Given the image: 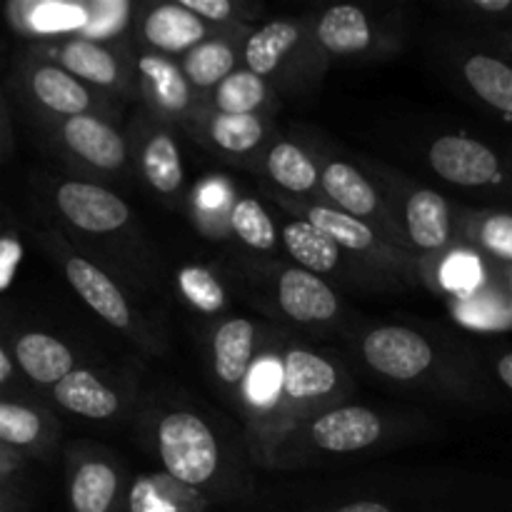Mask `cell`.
<instances>
[{
	"label": "cell",
	"mask_w": 512,
	"mask_h": 512,
	"mask_svg": "<svg viewBox=\"0 0 512 512\" xmlns=\"http://www.w3.org/2000/svg\"><path fill=\"white\" fill-rule=\"evenodd\" d=\"M510 55H512V38H510Z\"/></svg>",
	"instance_id": "cell-45"
},
{
	"label": "cell",
	"mask_w": 512,
	"mask_h": 512,
	"mask_svg": "<svg viewBox=\"0 0 512 512\" xmlns=\"http://www.w3.org/2000/svg\"><path fill=\"white\" fill-rule=\"evenodd\" d=\"M265 168L280 188L295 195L310 193L320 180L318 165L313 163V158L300 145L288 143V140H280L270 148Z\"/></svg>",
	"instance_id": "cell-27"
},
{
	"label": "cell",
	"mask_w": 512,
	"mask_h": 512,
	"mask_svg": "<svg viewBox=\"0 0 512 512\" xmlns=\"http://www.w3.org/2000/svg\"><path fill=\"white\" fill-rule=\"evenodd\" d=\"M45 420L28 405L3 400L0 403V440L5 448H33L43 440Z\"/></svg>",
	"instance_id": "cell-32"
},
{
	"label": "cell",
	"mask_w": 512,
	"mask_h": 512,
	"mask_svg": "<svg viewBox=\"0 0 512 512\" xmlns=\"http://www.w3.org/2000/svg\"><path fill=\"white\" fill-rule=\"evenodd\" d=\"M245 400L258 408H273L280 400L283 388V360L263 358L255 360L248 380H245Z\"/></svg>",
	"instance_id": "cell-33"
},
{
	"label": "cell",
	"mask_w": 512,
	"mask_h": 512,
	"mask_svg": "<svg viewBox=\"0 0 512 512\" xmlns=\"http://www.w3.org/2000/svg\"><path fill=\"white\" fill-rule=\"evenodd\" d=\"M55 205L65 220L85 233H115L130 220V208L123 198L105 190L103 185L83 180H68L60 185L55 190Z\"/></svg>",
	"instance_id": "cell-4"
},
{
	"label": "cell",
	"mask_w": 512,
	"mask_h": 512,
	"mask_svg": "<svg viewBox=\"0 0 512 512\" xmlns=\"http://www.w3.org/2000/svg\"><path fill=\"white\" fill-rule=\"evenodd\" d=\"M205 35L208 28L203 20L180 3L155 5L143 20L145 43L163 55H188L190 50L205 43Z\"/></svg>",
	"instance_id": "cell-11"
},
{
	"label": "cell",
	"mask_w": 512,
	"mask_h": 512,
	"mask_svg": "<svg viewBox=\"0 0 512 512\" xmlns=\"http://www.w3.org/2000/svg\"><path fill=\"white\" fill-rule=\"evenodd\" d=\"M380 438H383V420L363 405L333 408L310 423V443L325 453H358L378 443Z\"/></svg>",
	"instance_id": "cell-5"
},
{
	"label": "cell",
	"mask_w": 512,
	"mask_h": 512,
	"mask_svg": "<svg viewBox=\"0 0 512 512\" xmlns=\"http://www.w3.org/2000/svg\"><path fill=\"white\" fill-rule=\"evenodd\" d=\"M13 355L18 368L35 385H55L75 370V358L63 340L48 333H23L15 338Z\"/></svg>",
	"instance_id": "cell-13"
},
{
	"label": "cell",
	"mask_w": 512,
	"mask_h": 512,
	"mask_svg": "<svg viewBox=\"0 0 512 512\" xmlns=\"http://www.w3.org/2000/svg\"><path fill=\"white\" fill-rule=\"evenodd\" d=\"M140 75V88L155 113L165 118H183L193 103L190 80L185 78L183 68L175 65L163 53H143L135 63Z\"/></svg>",
	"instance_id": "cell-8"
},
{
	"label": "cell",
	"mask_w": 512,
	"mask_h": 512,
	"mask_svg": "<svg viewBox=\"0 0 512 512\" xmlns=\"http://www.w3.org/2000/svg\"><path fill=\"white\" fill-rule=\"evenodd\" d=\"M298 40L300 28L293 20H273V23L263 25V28L255 30L248 38L243 53L245 65H248L250 73L265 78V75L273 73L280 65V60L298 45Z\"/></svg>",
	"instance_id": "cell-24"
},
{
	"label": "cell",
	"mask_w": 512,
	"mask_h": 512,
	"mask_svg": "<svg viewBox=\"0 0 512 512\" xmlns=\"http://www.w3.org/2000/svg\"><path fill=\"white\" fill-rule=\"evenodd\" d=\"M463 75L483 103L512 115V65L493 55L478 53L465 60Z\"/></svg>",
	"instance_id": "cell-25"
},
{
	"label": "cell",
	"mask_w": 512,
	"mask_h": 512,
	"mask_svg": "<svg viewBox=\"0 0 512 512\" xmlns=\"http://www.w3.org/2000/svg\"><path fill=\"white\" fill-rule=\"evenodd\" d=\"M258 328L245 318H228L213 335L215 375L228 388H243L255 365Z\"/></svg>",
	"instance_id": "cell-12"
},
{
	"label": "cell",
	"mask_w": 512,
	"mask_h": 512,
	"mask_svg": "<svg viewBox=\"0 0 512 512\" xmlns=\"http://www.w3.org/2000/svg\"><path fill=\"white\" fill-rule=\"evenodd\" d=\"M475 8L483 10V13H508V10H512V0H475Z\"/></svg>",
	"instance_id": "cell-43"
},
{
	"label": "cell",
	"mask_w": 512,
	"mask_h": 512,
	"mask_svg": "<svg viewBox=\"0 0 512 512\" xmlns=\"http://www.w3.org/2000/svg\"><path fill=\"white\" fill-rule=\"evenodd\" d=\"M140 168H143L145 180L150 188L160 195H175L185 180L183 158H180L178 143L173 135L158 130L148 138L143 145V155H140Z\"/></svg>",
	"instance_id": "cell-26"
},
{
	"label": "cell",
	"mask_w": 512,
	"mask_h": 512,
	"mask_svg": "<svg viewBox=\"0 0 512 512\" xmlns=\"http://www.w3.org/2000/svg\"><path fill=\"white\" fill-rule=\"evenodd\" d=\"M120 495V475L105 460L80 463L70 478V508L73 512H113Z\"/></svg>",
	"instance_id": "cell-18"
},
{
	"label": "cell",
	"mask_w": 512,
	"mask_h": 512,
	"mask_svg": "<svg viewBox=\"0 0 512 512\" xmlns=\"http://www.w3.org/2000/svg\"><path fill=\"white\" fill-rule=\"evenodd\" d=\"M210 138L225 153L243 155L265 140V123L260 115H223L210 120Z\"/></svg>",
	"instance_id": "cell-30"
},
{
	"label": "cell",
	"mask_w": 512,
	"mask_h": 512,
	"mask_svg": "<svg viewBox=\"0 0 512 512\" xmlns=\"http://www.w3.org/2000/svg\"><path fill=\"white\" fill-rule=\"evenodd\" d=\"M333 512H395V510H390L388 505L380 503V500H355V503L340 505V508Z\"/></svg>",
	"instance_id": "cell-41"
},
{
	"label": "cell",
	"mask_w": 512,
	"mask_h": 512,
	"mask_svg": "<svg viewBox=\"0 0 512 512\" xmlns=\"http://www.w3.org/2000/svg\"><path fill=\"white\" fill-rule=\"evenodd\" d=\"M235 53L225 40H205L183 60V73L193 88H218L235 73Z\"/></svg>",
	"instance_id": "cell-28"
},
{
	"label": "cell",
	"mask_w": 512,
	"mask_h": 512,
	"mask_svg": "<svg viewBox=\"0 0 512 512\" xmlns=\"http://www.w3.org/2000/svg\"><path fill=\"white\" fill-rule=\"evenodd\" d=\"M65 278L73 285L75 293L80 295V300H83L98 318H103L105 323L113 325V328H133L135 318L133 310H130L128 298H125L123 290H120L98 265L80 258V255H68V258H65Z\"/></svg>",
	"instance_id": "cell-6"
},
{
	"label": "cell",
	"mask_w": 512,
	"mask_h": 512,
	"mask_svg": "<svg viewBox=\"0 0 512 512\" xmlns=\"http://www.w3.org/2000/svg\"><path fill=\"white\" fill-rule=\"evenodd\" d=\"M180 290L185 298L203 313H218L225 305V290L208 270L203 268H185L178 275Z\"/></svg>",
	"instance_id": "cell-35"
},
{
	"label": "cell",
	"mask_w": 512,
	"mask_h": 512,
	"mask_svg": "<svg viewBox=\"0 0 512 512\" xmlns=\"http://www.w3.org/2000/svg\"><path fill=\"white\" fill-rule=\"evenodd\" d=\"M405 228L420 250L445 248L450 240L448 200L435 190H415L405 203Z\"/></svg>",
	"instance_id": "cell-16"
},
{
	"label": "cell",
	"mask_w": 512,
	"mask_h": 512,
	"mask_svg": "<svg viewBox=\"0 0 512 512\" xmlns=\"http://www.w3.org/2000/svg\"><path fill=\"white\" fill-rule=\"evenodd\" d=\"M60 68L68 70L78 80H88L103 88H120L123 83V68L113 50L103 43L88 38H73L58 48Z\"/></svg>",
	"instance_id": "cell-17"
},
{
	"label": "cell",
	"mask_w": 512,
	"mask_h": 512,
	"mask_svg": "<svg viewBox=\"0 0 512 512\" xmlns=\"http://www.w3.org/2000/svg\"><path fill=\"white\" fill-rule=\"evenodd\" d=\"M495 370H498L500 380H503L505 388L512 393V353H503L495 360Z\"/></svg>",
	"instance_id": "cell-42"
},
{
	"label": "cell",
	"mask_w": 512,
	"mask_h": 512,
	"mask_svg": "<svg viewBox=\"0 0 512 512\" xmlns=\"http://www.w3.org/2000/svg\"><path fill=\"white\" fill-rule=\"evenodd\" d=\"M20 258H23V248L13 235H3L0 238V290H8L15 280V270H18Z\"/></svg>",
	"instance_id": "cell-38"
},
{
	"label": "cell",
	"mask_w": 512,
	"mask_h": 512,
	"mask_svg": "<svg viewBox=\"0 0 512 512\" xmlns=\"http://www.w3.org/2000/svg\"><path fill=\"white\" fill-rule=\"evenodd\" d=\"M60 408L88 420H108L120 410V395L90 370H73L53 388Z\"/></svg>",
	"instance_id": "cell-15"
},
{
	"label": "cell",
	"mask_w": 512,
	"mask_h": 512,
	"mask_svg": "<svg viewBox=\"0 0 512 512\" xmlns=\"http://www.w3.org/2000/svg\"><path fill=\"white\" fill-rule=\"evenodd\" d=\"M478 280H480V268L478 263L470 258H453V263H448V268H445V283H448L450 288L468 290L473 288Z\"/></svg>",
	"instance_id": "cell-40"
},
{
	"label": "cell",
	"mask_w": 512,
	"mask_h": 512,
	"mask_svg": "<svg viewBox=\"0 0 512 512\" xmlns=\"http://www.w3.org/2000/svg\"><path fill=\"white\" fill-rule=\"evenodd\" d=\"M30 25L40 33H58V30H83L88 25L85 5L68 3H43L28 5Z\"/></svg>",
	"instance_id": "cell-34"
},
{
	"label": "cell",
	"mask_w": 512,
	"mask_h": 512,
	"mask_svg": "<svg viewBox=\"0 0 512 512\" xmlns=\"http://www.w3.org/2000/svg\"><path fill=\"white\" fill-rule=\"evenodd\" d=\"M230 228L253 250H270L278 243V230H275L273 220L265 213L260 200L255 198H240L233 205V210H230Z\"/></svg>",
	"instance_id": "cell-31"
},
{
	"label": "cell",
	"mask_w": 512,
	"mask_h": 512,
	"mask_svg": "<svg viewBox=\"0 0 512 512\" xmlns=\"http://www.w3.org/2000/svg\"><path fill=\"white\" fill-rule=\"evenodd\" d=\"M278 300L283 313L303 325L328 323L340 310L338 295L330 285L303 268H290L280 275Z\"/></svg>",
	"instance_id": "cell-9"
},
{
	"label": "cell",
	"mask_w": 512,
	"mask_h": 512,
	"mask_svg": "<svg viewBox=\"0 0 512 512\" xmlns=\"http://www.w3.org/2000/svg\"><path fill=\"white\" fill-rule=\"evenodd\" d=\"M13 378V360H10L8 350H0V383L8 385Z\"/></svg>",
	"instance_id": "cell-44"
},
{
	"label": "cell",
	"mask_w": 512,
	"mask_h": 512,
	"mask_svg": "<svg viewBox=\"0 0 512 512\" xmlns=\"http://www.w3.org/2000/svg\"><path fill=\"white\" fill-rule=\"evenodd\" d=\"M88 10V25L80 30V38H88L98 43V38H110L118 33L125 23L130 5L128 3H90L85 5Z\"/></svg>",
	"instance_id": "cell-37"
},
{
	"label": "cell",
	"mask_w": 512,
	"mask_h": 512,
	"mask_svg": "<svg viewBox=\"0 0 512 512\" xmlns=\"http://www.w3.org/2000/svg\"><path fill=\"white\" fill-rule=\"evenodd\" d=\"M30 88H33L35 100L40 105H45L53 113L65 115V118L88 115V108L93 105V98L85 90V85L60 65L35 68L30 75Z\"/></svg>",
	"instance_id": "cell-19"
},
{
	"label": "cell",
	"mask_w": 512,
	"mask_h": 512,
	"mask_svg": "<svg viewBox=\"0 0 512 512\" xmlns=\"http://www.w3.org/2000/svg\"><path fill=\"white\" fill-rule=\"evenodd\" d=\"M363 358L375 373L390 380H418L435 363V350L425 335L403 325H383L363 338Z\"/></svg>",
	"instance_id": "cell-2"
},
{
	"label": "cell",
	"mask_w": 512,
	"mask_h": 512,
	"mask_svg": "<svg viewBox=\"0 0 512 512\" xmlns=\"http://www.w3.org/2000/svg\"><path fill=\"white\" fill-rule=\"evenodd\" d=\"M60 135L70 153L100 170H118L128 160L123 135L95 115L68 118L60 128Z\"/></svg>",
	"instance_id": "cell-10"
},
{
	"label": "cell",
	"mask_w": 512,
	"mask_h": 512,
	"mask_svg": "<svg viewBox=\"0 0 512 512\" xmlns=\"http://www.w3.org/2000/svg\"><path fill=\"white\" fill-rule=\"evenodd\" d=\"M318 40L328 53L355 55L373 43V28L358 5H335L320 18Z\"/></svg>",
	"instance_id": "cell-20"
},
{
	"label": "cell",
	"mask_w": 512,
	"mask_h": 512,
	"mask_svg": "<svg viewBox=\"0 0 512 512\" xmlns=\"http://www.w3.org/2000/svg\"><path fill=\"white\" fill-rule=\"evenodd\" d=\"M340 385V370L328 358L293 348L283 355V405H310L333 395Z\"/></svg>",
	"instance_id": "cell-7"
},
{
	"label": "cell",
	"mask_w": 512,
	"mask_h": 512,
	"mask_svg": "<svg viewBox=\"0 0 512 512\" xmlns=\"http://www.w3.org/2000/svg\"><path fill=\"white\" fill-rule=\"evenodd\" d=\"M283 243L293 260L308 273H330L340 260V245L330 235L315 228L310 220H293L283 228Z\"/></svg>",
	"instance_id": "cell-22"
},
{
	"label": "cell",
	"mask_w": 512,
	"mask_h": 512,
	"mask_svg": "<svg viewBox=\"0 0 512 512\" xmlns=\"http://www.w3.org/2000/svg\"><path fill=\"white\" fill-rule=\"evenodd\" d=\"M180 5L198 15L200 20H210V23H225L235 13V5L230 0H180Z\"/></svg>",
	"instance_id": "cell-39"
},
{
	"label": "cell",
	"mask_w": 512,
	"mask_h": 512,
	"mask_svg": "<svg viewBox=\"0 0 512 512\" xmlns=\"http://www.w3.org/2000/svg\"><path fill=\"white\" fill-rule=\"evenodd\" d=\"M128 505L130 512H205L200 495L170 475L138 478L130 490Z\"/></svg>",
	"instance_id": "cell-21"
},
{
	"label": "cell",
	"mask_w": 512,
	"mask_h": 512,
	"mask_svg": "<svg viewBox=\"0 0 512 512\" xmlns=\"http://www.w3.org/2000/svg\"><path fill=\"white\" fill-rule=\"evenodd\" d=\"M475 240L490 255L512 263V215L490 213L475 223Z\"/></svg>",
	"instance_id": "cell-36"
},
{
	"label": "cell",
	"mask_w": 512,
	"mask_h": 512,
	"mask_svg": "<svg viewBox=\"0 0 512 512\" xmlns=\"http://www.w3.org/2000/svg\"><path fill=\"white\" fill-rule=\"evenodd\" d=\"M305 215H308L305 220H310L315 228L330 235L343 250L370 255V258H383V245L365 220L353 218L343 210L325 208V205H313V208L305 210Z\"/></svg>",
	"instance_id": "cell-23"
},
{
	"label": "cell",
	"mask_w": 512,
	"mask_h": 512,
	"mask_svg": "<svg viewBox=\"0 0 512 512\" xmlns=\"http://www.w3.org/2000/svg\"><path fill=\"white\" fill-rule=\"evenodd\" d=\"M265 100H268V85L248 68L235 70L215 88L213 95L215 108L223 115H255Z\"/></svg>",
	"instance_id": "cell-29"
},
{
	"label": "cell",
	"mask_w": 512,
	"mask_h": 512,
	"mask_svg": "<svg viewBox=\"0 0 512 512\" xmlns=\"http://www.w3.org/2000/svg\"><path fill=\"white\" fill-rule=\"evenodd\" d=\"M320 185H323L325 195L338 205V210L353 215V218H370L383 220V205H380V195L370 185V180L343 160H333L320 173Z\"/></svg>",
	"instance_id": "cell-14"
},
{
	"label": "cell",
	"mask_w": 512,
	"mask_h": 512,
	"mask_svg": "<svg viewBox=\"0 0 512 512\" xmlns=\"http://www.w3.org/2000/svg\"><path fill=\"white\" fill-rule=\"evenodd\" d=\"M428 160L440 178L463 188H483L503 180V165L498 155L468 135H440L430 145Z\"/></svg>",
	"instance_id": "cell-3"
},
{
	"label": "cell",
	"mask_w": 512,
	"mask_h": 512,
	"mask_svg": "<svg viewBox=\"0 0 512 512\" xmlns=\"http://www.w3.org/2000/svg\"><path fill=\"white\" fill-rule=\"evenodd\" d=\"M155 440L165 475L195 493L213 485L220 470V448L215 433L200 415L190 410L163 415Z\"/></svg>",
	"instance_id": "cell-1"
}]
</instances>
